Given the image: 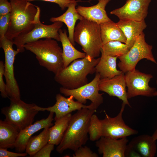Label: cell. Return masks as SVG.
<instances>
[{"mask_svg": "<svg viewBox=\"0 0 157 157\" xmlns=\"http://www.w3.org/2000/svg\"><path fill=\"white\" fill-rule=\"evenodd\" d=\"M125 105L122 104L120 111L115 117H112L104 111L105 116L99 119L94 114L91 116L88 129L90 140L94 141L103 136L119 139L135 135L138 131L126 125L122 118Z\"/></svg>", "mask_w": 157, "mask_h": 157, "instance_id": "6da1fadb", "label": "cell"}, {"mask_svg": "<svg viewBox=\"0 0 157 157\" xmlns=\"http://www.w3.org/2000/svg\"><path fill=\"white\" fill-rule=\"evenodd\" d=\"M96 111V110L84 108L72 115L63 138L56 147L57 152L61 154L67 149L75 151L86 143L90 118Z\"/></svg>", "mask_w": 157, "mask_h": 157, "instance_id": "7a4b0ae2", "label": "cell"}, {"mask_svg": "<svg viewBox=\"0 0 157 157\" xmlns=\"http://www.w3.org/2000/svg\"><path fill=\"white\" fill-rule=\"evenodd\" d=\"M12 6L9 24L6 37L12 40L19 35L30 31L38 6L26 0H10Z\"/></svg>", "mask_w": 157, "mask_h": 157, "instance_id": "3957f363", "label": "cell"}, {"mask_svg": "<svg viewBox=\"0 0 157 157\" xmlns=\"http://www.w3.org/2000/svg\"><path fill=\"white\" fill-rule=\"evenodd\" d=\"M100 59L90 60L85 56L76 60L55 74L54 79L65 88L73 89L81 87L88 83V75L95 72V67Z\"/></svg>", "mask_w": 157, "mask_h": 157, "instance_id": "277c9868", "label": "cell"}, {"mask_svg": "<svg viewBox=\"0 0 157 157\" xmlns=\"http://www.w3.org/2000/svg\"><path fill=\"white\" fill-rule=\"evenodd\" d=\"M24 47L35 55L40 66L55 75L63 68V49L56 40H39L26 44Z\"/></svg>", "mask_w": 157, "mask_h": 157, "instance_id": "5b68a950", "label": "cell"}, {"mask_svg": "<svg viewBox=\"0 0 157 157\" xmlns=\"http://www.w3.org/2000/svg\"><path fill=\"white\" fill-rule=\"evenodd\" d=\"M74 38L89 59L99 56L103 45L100 24L83 18L75 28Z\"/></svg>", "mask_w": 157, "mask_h": 157, "instance_id": "8992f818", "label": "cell"}, {"mask_svg": "<svg viewBox=\"0 0 157 157\" xmlns=\"http://www.w3.org/2000/svg\"><path fill=\"white\" fill-rule=\"evenodd\" d=\"M10 99V105L2 108L1 113L5 116L4 120L19 131L33 124L39 111H44V107L35 104H28L21 99Z\"/></svg>", "mask_w": 157, "mask_h": 157, "instance_id": "52a82bcc", "label": "cell"}, {"mask_svg": "<svg viewBox=\"0 0 157 157\" xmlns=\"http://www.w3.org/2000/svg\"><path fill=\"white\" fill-rule=\"evenodd\" d=\"M40 9L38 6L34 20L33 28L29 32L19 35L13 40L19 53L24 51V46L26 44L41 38H51L60 42L58 31L63 26V22L57 21L49 25L42 24L40 20Z\"/></svg>", "mask_w": 157, "mask_h": 157, "instance_id": "ba28073f", "label": "cell"}, {"mask_svg": "<svg viewBox=\"0 0 157 157\" xmlns=\"http://www.w3.org/2000/svg\"><path fill=\"white\" fill-rule=\"evenodd\" d=\"M152 46L145 41L144 34L142 32L128 52L118 58L120 60L118 66L120 70L126 73L135 69L138 63L143 59L157 63L152 53Z\"/></svg>", "mask_w": 157, "mask_h": 157, "instance_id": "9c48e42d", "label": "cell"}, {"mask_svg": "<svg viewBox=\"0 0 157 157\" xmlns=\"http://www.w3.org/2000/svg\"><path fill=\"white\" fill-rule=\"evenodd\" d=\"M13 41L4 36L0 38V47L3 50L5 55L4 76L6 85V92L10 99H21L20 89L15 78L14 63L16 55L19 52L14 49Z\"/></svg>", "mask_w": 157, "mask_h": 157, "instance_id": "30bf717a", "label": "cell"}, {"mask_svg": "<svg viewBox=\"0 0 157 157\" xmlns=\"http://www.w3.org/2000/svg\"><path fill=\"white\" fill-rule=\"evenodd\" d=\"M100 79V74L96 73L94 78L90 82L73 89L61 87L60 92L65 96H72L77 101L83 104L86 103L87 100H90L91 102L90 104L96 110L103 102V93L99 92Z\"/></svg>", "mask_w": 157, "mask_h": 157, "instance_id": "8fae6325", "label": "cell"}, {"mask_svg": "<svg viewBox=\"0 0 157 157\" xmlns=\"http://www.w3.org/2000/svg\"><path fill=\"white\" fill-rule=\"evenodd\" d=\"M152 77L151 74L142 73L136 69L126 72L125 79L128 99L139 95L153 96L156 89L150 87L149 84Z\"/></svg>", "mask_w": 157, "mask_h": 157, "instance_id": "7c38bea8", "label": "cell"}, {"mask_svg": "<svg viewBox=\"0 0 157 157\" xmlns=\"http://www.w3.org/2000/svg\"><path fill=\"white\" fill-rule=\"evenodd\" d=\"M151 2V0H127L122 6L112 10L110 13L119 20L143 21L147 16Z\"/></svg>", "mask_w": 157, "mask_h": 157, "instance_id": "4fadbf2b", "label": "cell"}, {"mask_svg": "<svg viewBox=\"0 0 157 157\" xmlns=\"http://www.w3.org/2000/svg\"><path fill=\"white\" fill-rule=\"evenodd\" d=\"M124 73L110 78L100 79L99 88L100 91L107 93L110 96L117 97L122 101V104L131 107L127 97Z\"/></svg>", "mask_w": 157, "mask_h": 157, "instance_id": "5bb4252c", "label": "cell"}, {"mask_svg": "<svg viewBox=\"0 0 157 157\" xmlns=\"http://www.w3.org/2000/svg\"><path fill=\"white\" fill-rule=\"evenodd\" d=\"M56 102L52 106L44 108V111L53 112L55 114V121L76 110H79L82 108H86L95 109L91 104L85 105L78 101H74L72 96L66 98L60 94H58L56 97Z\"/></svg>", "mask_w": 157, "mask_h": 157, "instance_id": "9a60e30c", "label": "cell"}, {"mask_svg": "<svg viewBox=\"0 0 157 157\" xmlns=\"http://www.w3.org/2000/svg\"><path fill=\"white\" fill-rule=\"evenodd\" d=\"M128 141L127 138L116 139L102 136L96 142V146L103 157H125Z\"/></svg>", "mask_w": 157, "mask_h": 157, "instance_id": "2e32d148", "label": "cell"}, {"mask_svg": "<svg viewBox=\"0 0 157 157\" xmlns=\"http://www.w3.org/2000/svg\"><path fill=\"white\" fill-rule=\"evenodd\" d=\"M54 114L53 112H50L47 118L37 121L21 131L15 146L16 151L19 153L25 151L27 142L32 135L42 129L53 126Z\"/></svg>", "mask_w": 157, "mask_h": 157, "instance_id": "e0dca14e", "label": "cell"}, {"mask_svg": "<svg viewBox=\"0 0 157 157\" xmlns=\"http://www.w3.org/2000/svg\"><path fill=\"white\" fill-rule=\"evenodd\" d=\"M96 5L84 7L78 6L76 8L78 13L84 18L98 24L113 21L108 17L105 10L107 4L110 0H98Z\"/></svg>", "mask_w": 157, "mask_h": 157, "instance_id": "ac0fdd59", "label": "cell"}, {"mask_svg": "<svg viewBox=\"0 0 157 157\" xmlns=\"http://www.w3.org/2000/svg\"><path fill=\"white\" fill-rule=\"evenodd\" d=\"M117 23L126 38V44L129 50L147 26L144 20L139 22L130 20H119Z\"/></svg>", "mask_w": 157, "mask_h": 157, "instance_id": "d6986e66", "label": "cell"}, {"mask_svg": "<svg viewBox=\"0 0 157 157\" xmlns=\"http://www.w3.org/2000/svg\"><path fill=\"white\" fill-rule=\"evenodd\" d=\"M81 0L71 3L67 10L62 15L56 17H51L49 19L50 22H54L59 21L64 23L67 26L69 33L68 38L72 44L75 45L74 35L75 24L78 20H81L84 18L77 12L76 8L77 2Z\"/></svg>", "mask_w": 157, "mask_h": 157, "instance_id": "ffe728a7", "label": "cell"}, {"mask_svg": "<svg viewBox=\"0 0 157 157\" xmlns=\"http://www.w3.org/2000/svg\"><path fill=\"white\" fill-rule=\"evenodd\" d=\"M156 141L152 136L141 135L133 138L129 144L143 157H154L156 151Z\"/></svg>", "mask_w": 157, "mask_h": 157, "instance_id": "44dd1931", "label": "cell"}, {"mask_svg": "<svg viewBox=\"0 0 157 157\" xmlns=\"http://www.w3.org/2000/svg\"><path fill=\"white\" fill-rule=\"evenodd\" d=\"M101 56L96 65L95 72L99 73L100 79L110 78L124 73L117 68V57H113L105 54L101 51Z\"/></svg>", "mask_w": 157, "mask_h": 157, "instance_id": "7402d4cb", "label": "cell"}, {"mask_svg": "<svg viewBox=\"0 0 157 157\" xmlns=\"http://www.w3.org/2000/svg\"><path fill=\"white\" fill-rule=\"evenodd\" d=\"M63 49V68L68 66L74 60L83 58L86 56V53L76 49L72 44L67 36L66 30L60 29L58 31Z\"/></svg>", "mask_w": 157, "mask_h": 157, "instance_id": "603a6c76", "label": "cell"}, {"mask_svg": "<svg viewBox=\"0 0 157 157\" xmlns=\"http://www.w3.org/2000/svg\"><path fill=\"white\" fill-rule=\"evenodd\" d=\"M19 131L5 121L0 120V148L15 147Z\"/></svg>", "mask_w": 157, "mask_h": 157, "instance_id": "cb8c5ba5", "label": "cell"}, {"mask_svg": "<svg viewBox=\"0 0 157 157\" xmlns=\"http://www.w3.org/2000/svg\"><path fill=\"white\" fill-rule=\"evenodd\" d=\"M103 45L111 41H118L126 44V38L117 23L113 21L100 24Z\"/></svg>", "mask_w": 157, "mask_h": 157, "instance_id": "d4e9b609", "label": "cell"}, {"mask_svg": "<svg viewBox=\"0 0 157 157\" xmlns=\"http://www.w3.org/2000/svg\"><path fill=\"white\" fill-rule=\"evenodd\" d=\"M72 115L71 113L55 121L54 125L49 128L48 143L58 145L61 141L68 127Z\"/></svg>", "mask_w": 157, "mask_h": 157, "instance_id": "484cf974", "label": "cell"}, {"mask_svg": "<svg viewBox=\"0 0 157 157\" xmlns=\"http://www.w3.org/2000/svg\"><path fill=\"white\" fill-rule=\"evenodd\" d=\"M50 127L44 128L39 134L30 138L26 145L25 151L30 156L33 157L48 143Z\"/></svg>", "mask_w": 157, "mask_h": 157, "instance_id": "4316f807", "label": "cell"}, {"mask_svg": "<svg viewBox=\"0 0 157 157\" xmlns=\"http://www.w3.org/2000/svg\"><path fill=\"white\" fill-rule=\"evenodd\" d=\"M122 43L118 41L108 42L102 45L101 51L107 55L118 58L121 56L129 50L126 44Z\"/></svg>", "mask_w": 157, "mask_h": 157, "instance_id": "83f0119b", "label": "cell"}, {"mask_svg": "<svg viewBox=\"0 0 157 157\" xmlns=\"http://www.w3.org/2000/svg\"><path fill=\"white\" fill-rule=\"evenodd\" d=\"M73 157H98V155L93 152L88 147L82 146L78 149L73 155Z\"/></svg>", "mask_w": 157, "mask_h": 157, "instance_id": "f1b7e54d", "label": "cell"}, {"mask_svg": "<svg viewBox=\"0 0 157 157\" xmlns=\"http://www.w3.org/2000/svg\"><path fill=\"white\" fill-rule=\"evenodd\" d=\"M10 13L0 16V38L6 36L9 26Z\"/></svg>", "mask_w": 157, "mask_h": 157, "instance_id": "f546056e", "label": "cell"}, {"mask_svg": "<svg viewBox=\"0 0 157 157\" xmlns=\"http://www.w3.org/2000/svg\"><path fill=\"white\" fill-rule=\"evenodd\" d=\"M4 63L2 61H0V91L1 95L3 98H8L6 92V85L3 80Z\"/></svg>", "mask_w": 157, "mask_h": 157, "instance_id": "4dcf8cb0", "label": "cell"}, {"mask_svg": "<svg viewBox=\"0 0 157 157\" xmlns=\"http://www.w3.org/2000/svg\"><path fill=\"white\" fill-rule=\"evenodd\" d=\"M54 144L48 143L33 157H49L51 151L53 150Z\"/></svg>", "mask_w": 157, "mask_h": 157, "instance_id": "1f68e13d", "label": "cell"}, {"mask_svg": "<svg viewBox=\"0 0 157 157\" xmlns=\"http://www.w3.org/2000/svg\"><path fill=\"white\" fill-rule=\"evenodd\" d=\"M28 1L31 2L35 1H42L53 3L57 4L60 8L61 10H64L67 8L69 4L78 1L79 0H26Z\"/></svg>", "mask_w": 157, "mask_h": 157, "instance_id": "d6a6232c", "label": "cell"}, {"mask_svg": "<svg viewBox=\"0 0 157 157\" xmlns=\"http://www.w3.org/2000/svg\"><path fill=\"white\" fill-rule=\"evenodd\" d=\"M12 6L10 2L8 0H0V16L10 13Z\"/></svg>", "mask_w": 157, "mask_h": 157, "instance_id": "836d02e7", "label": "cell"}, {"mask_svg": "<svg viewBox=\"0 0 157 157\" xmlns=\"http://www.w3.org/2000/svg\"><path fill=\"white\" fill-rule=\"evenodd\" d=\"M27 155L28 154L26 152L22 153L12 152L8 151L6 149L0 148V157H24Z\"/></svg>", "mask_w": 157, "mask_h": 157, "instance_id": "e575fe53", "label": "cell"}, {"mask_svg": "<svg viewBox=\"0 0 157 157\" xmlns=\"http://www.w3.org/2000/svg\"><path fill=\"white\" fill-rule=\"evenodd\" d=\"M125 157H141L134 148L129 143L127 144L125 151Z\"/></svg>", "mask_w": 157, "mask_h": 157, "instance_id": "d590c367", "label": "cell"}, {"mask_svg": "<svg viewBox=\"0 0 157 157\" xmlns=\"http://www.w3.org/2000/svg\"><path fill=\"white\" fill-rule=\"evenodd\" d=\"M152 137L154 140L156 141L157 140V129L154 131Z\"/></svg>", "mask_w": 157, "mask_h": 157, "instance_id": "8d00e7d4", "label": "cell"}, {"mask_svg": "<svg viewBox=\"0 0 157 157\" xmlns=\"http://www.w3.org/2000/svg\"><path fill=\"white\" fill-rule=\"evenodd\" d=\"M156 84L157 85V80L156 81ZM157 96V90L153 94V96Z\"/></svg>", "mask_w": 157, "mask_h": 157, "instance_id": "74e56055", "label": "cell"}]
</instances>
